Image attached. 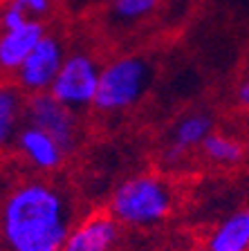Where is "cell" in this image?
<instances>
[{
    "label": "cell",
    "mask_w": 249,
    "mask_h": 251,
    "mask_svg": "<svg viewBox=\"0 0 249 251\" xmlns=\"http://www.w3.org/2000/svg\"><path fill=\"white\" fill-rule=\"evenodd\" d=\"M43 21H25L21 25L2 29L0 36V68L14 74L23 65L27 56L34 52V47L45 36Z\"/></svg>",
    "instance_id": "9c48e42d"
},
{
    "label": "cell",
    "mask_w": 249,
    "mask_h": 251,
    "mask_svg": "<svg viewBox=\"0 0 249 251\" xmlns=\"http://www.w3.org/2000/svg\"><path fill=\"white\" fill-rule=\"evenodd\" d=\"M99 81H101L99 63L88 52H72L63 63L56 81L50 88V94L72 112H81L85 108H94Z\"/></svg>",
    "instance_id": "277c9868"
},
{
    "label": "cell",
    "mask_w": 249,
    "mask_h": 251,
    "mask_svg": "<svg viewBox=\"0 0 249 251\" xmlns=\"http://www.w3.org/2000/svg\"><path fill=\"white\" fill-rule=\"evenodd\" d=\"M65 58H68V54H65L61 38L56 34H45L43 41L34 47V52L14 72V85H18L27 97L50 92Z\"/></svg>",
    "instance_id": "5b68a950"
},
{
    "label": "cell",
    "mask_w": 249,
    "mask_h": 251,
    "mask_svg": "<svg viewBox=\"0 0 249 251\" xmlns=\"http://www.w3.org/2000/svg\"><path fill=\"white\" fill-rule=\"evenodd\" d=\"M211 132H213V117H209L207 112L184 115L173 126L168 148H166V159L175 162L187 152H191L193 148H200Z\"/></svg>",
    "instance_id": "30bf717a"
},
{
    "label": "cell",
    "mask_w": 249,
    "mask_h": 251,
    "mask_svg": "<svg viewBox=\"0 0 249 251\" xmlns=\"http://www.w3.org/2000/svg\"><path fill=\"white\" fill-rule=\"evenodd\" d=\"M9 2L18 7L31 21H41L52 11V0H9Z\"/></svg>",
    "instance_id": "9a60e30c"
},
{
    "label": "cell",
    "mask_w": 249,
    "mask_h": 251,
    "mask_svg": "<svg viewBox=\"0 0 249 251\" xmlns=\"http://www.w3.org/2000/svg\"><path fill=\"white\" fill-rule=\"evenodd\" d=\"M200 151H202V155L207 157L209 162L220 164V166H234L245 155V148L238 139H234V137H229V135H222V132H216V130L204 139Z\"/></svg>",
    "instance_id": "4fadbf2b"
},
{
    "label": "cell",
    "mask_w": 249,
    "mask_h": 251,
    "mask_svg": "<svg viewBox=\"0 0 249 251\" xmlns=\"http://www.w3.org/2000/svg\"><path fill=\"white\" fill-rule=\"evenodd\" d=\"M236 99H238L240 108L249 110V76H247V78H243V81H240L238 90H236Z\"/></svg>",
    "instance_id": "2e32d148"
},
{
    "label": "cell",
    "mask_w": 249,
    "mask_h": 251,
    "mask_svg": "<svg viewBox=\"0 0 249 251\" xmlns=\"http://www.w3.org/2000/svg\"><path fill=\"white\" fill-rule=\"evenodd\" d=\"M5 2H9V0H5Z\"/></svg>",
    "instance_id": "ac0fdd59"
},
{
    "label": "cell",
    "mask_w": 249,
    "mask_h": 251,
    "mask_svg": "<svg viewBox=\"0 0 249 251\" xmlns=\"http://www.w3.org/2000/svg\"><path fill=\"white\" fill-rule=\"evenodd\" d=\"M25 124H31L52 135L65 152H72L79 144L77 112L58 103L50 92L29 94L25 101Z\"/></svg>",
    "instance_id": "8992f818"
},
{
    "label": "cell",
    "mask_w": 249,
    "mask_h": 251,
    "mask_svg": "<svg viewBox=\"0 0 249 251\" xmlns=\"http://www.w3.org/2000/svg\"><path fill=\"white\" fill-rule=\"evenodd\" d=\"M153 78V65L144 56L128 54L117 56L101 68L99 92L94 110L104 115H117L139 103Z\"/></svg>",
    "instance_id": "3957f363"
},
{
    "label": "cell",
    "mask_w": 249,
    "mask_h": 251,
    "mask_svg": "<svg viewBox=\"0 0 249 251\" xmlns=\"http://www.w3.org/2000/svg\"><path fill=\"white\" fill-rule=\"evenodd\" d=\"M18 85H2L0 90V141L14 144L16 135L25 126V97Z\"/></svg>",
    "instance_id": "7c38bea8"
},
{
    "label": "cell",
    "mask_w": 249,
    "mask_h": 251,
    "mask_svg": "<svg viewBox=\"0 0 249 251\" xmlns=\"http://www.w3.org/2000/svg\"><path fill=\"white\" fill-rule=\"evenodd\" d=\"M0 229L7 251H63L74 229L68 195L45 179H23L5 195Z\"/></svg>",
    "instance_id": "6da1fadb"
},
{
    "label": "cell",
    "mask_w": 249,
    "mask_h": 251,
    "mask_svg": "<svg viewBox=\"0 0 249 251\" xmlns=\"http://www.w3.org/2000/svg\"><path fill=\"white\" fill-rule=\"evenodd\" d=\"M175 206L173 186L160 175H130L110 195V215L133 229L162 225Z\"/></svg>",
    "instance_id": "7a4b0ae2"
},
{
    "label": "cell",
    "mask_w": 249,
    "mask_h": 251,
    "mask_svg": "<svg viewBox=\"0 0 249 251\" xmlns=\"http://www.w3.org/2000/svg\"><path fill=\"white\" fill-rule=\"evenodd\" d=\"M207 251H249V206L229 213L211 231Z\"/></svg>",
    "instance_id": "8fae6325"
},
{
    "label": "cell",
    "mask_w": 249,
    "mask_h": 251,
    "mask_svg": "<svg viewBox=\"0 0 249 251\" xmlns=\"http://www.w3.org/2000/svg\"><path fill=\"white\" fill-rule=\"evenodd\" d=\"M14 146H16V152L25 159L27 166H31L38 173L58 171L63 166L65 155H68L52 135H47L45 130H41V128H36L31 124H25L18 130V135L14 139Z\"/></svg>",
    "instance_id": "52a82bcc"
},
{
    "label": "cell",
    "mask_w": 249,
    "mask_h": 251,
    "mask_svg": "<svg viewBox=\"0 0 249 251\" xmlns=\"http://www.w3.org/2000/svg\"><path fill=\"white\" fill-rule=\"evenodd\" d=\"M108 2H112V5H114V2H117V0H108Z\"/></svg>",
    "instance_id": "e0dca14e"
},
{
    "label": "cell",
    "mask_w": 249,
    "mask_h": 251,
    "mask_svg": "<svg viewBox=\"0 0 249 251\" xmlns=\"http://www.w3.org/2000/svg\"><path fill=\"white\" fill-rule=\"evenodd\" d=\"M119 238V222L110 213H92L70 231L63 251H112Z\"/></svg>",
    "instance_id": "ba28073f"
},
{
    "label": "cell",
    "mask_w": 249,
    "mask_h": 251,
    "mask_svg": "<svg viewBox=\"0 0 249 251\" xmlns=\"http://www.w3.org/2000/svg\"><path fill=\"white\" fill-rule=\"evenodd\" d=\"M162 0H117L112 5V16L119 23H137L160 7Z\"/></svg>",
    "instance_id": "5bb4252c"
}]
</instances>
